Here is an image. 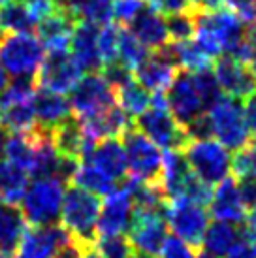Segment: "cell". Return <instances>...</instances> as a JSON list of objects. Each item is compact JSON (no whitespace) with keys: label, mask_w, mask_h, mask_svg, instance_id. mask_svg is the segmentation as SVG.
I'll list each match as a JSON object with an SVG mask.
<instances>
[{"label":"cell","mask_w":256,"mask_h":258,"mask_svg":"<svg viewBox=\"0 0 256 258\" xmlns=\"http://www.w3.org/2000/svg\"><path fill=\"white\" fill-rule=\"evenodd\" d=\"M0 122L10 132H34L38 128V121H36L34 111V98L0 108Z\"/></svg>","instance_id":"d590c367"},{"label":"cell","mask_w":256,"mask_h":258,"mask_svg":"<svg viewBox=\"0 0 256 258\" xmlns=\"http://www.w3.org/2000/svg\"><path fill=\"white\" fill-rule=\"evenodd\" d=\"M102 70H104V76H106L107 81L113 85V89H119V87L124 85L126 81L134 79V70H130L126 64H122L119 60L109 62V64H106Z\"/></svg>","instance_id":"bcb514c9"},{"label":"cell","mask_w":256,"mask_h":258,"mask_svg":"<svg viewBox=\"0 0 256 258\" xmlns=\"http://www.w3.org/2000/svg\"><path fill=\"white\" fill-rule=\"evenodd\" d=\"M94 249L102 258H132L134 256V245L130 237L124 234H113V236H98Z\"/></svg>","instance_id":"8d00e7d4"},{"label":"cell","mask_w":256,"mask_h":258,"mask_svg":"<svg viewBox=\"0 0 256 258\" xmlns=\"http://www.w3.org/2000/svg\"><path fill=\"white\" fill-rule=\"evenodd\" d=\"M122 144L126 149L128 177L142 183L160 185L164 158L160 147L134 126L122 134Z\"/></svg>","instance_id":"ba28073f"},{"label":"cell","mask_w":256,"mask_h":258,"mask_svg":"<svg viewBox=\"0 0 256 258\" xmlns=\"http://www.w3.org/2000/svg\"><path fill=\"white\" fill-rule=\"evenodd\" d=\"M245 115H247V121H249L250 132L256 136V91L245 100Z\"/></svg>","instance_id":"f5cc1de1"},{"label":"cell","mask_w":256,"mask_h":258,"mask_svg":"<svg viewBox=\"0 0 256 258\" xmlns=\"http://www.w3.org/2000/svg\"><path fill=\"white\" fill-rule=\"evenodd\" d=\"M68 241H72V236L62 224L27 226L17 252L27 258H57L60 249Z\"/></svg>","instance_id":"9a60e30c"},{"label":"cell","mask_w":256,"mask_h":258,"mask_svg":"<svg viewBox=\"0 0 256 258\" xmlns=\"http://www.w3.org/2000/svg\"><path fill=\"white\" fill-rule=\"evenodd\" d=\"M34 111L38 128L49 130V132H53L62 122L72 119V115H74L70 100L64 94L40 89V87L34 94Z\"/></svg>","instance_id":"cb8c5ba5"},{"label":"cell","mask_w":256,"mask_h":258,"mask_svg":"<svg viewBox=\"0 0 256 258\" xmlns=\"http://www.w3.org/2000/svg\"><path fill=\"white\" fill-rule=\"evenodd\" d=\"M12 258H27V256H23V254H19V252H15V254Z\"/></svg>","instance_id":"be15d7a7"},{"label":"cell","mask_w":256,"mask_h":258,"mask_svg":"<svg viewBox=\"0 0 256 258\" xmlns=\"http://www.w3.org/2000/svg\"><path fill=\"white\" fill-rule=\"evenodd\" d=\"M89 164L98 168L100 172H104L107 177L115 181H124L128 177V160H126V149L122 144V138H106L100 140L94 145L91 157L87 160Z\"/></svg>","instance_id":"603a6c76"},{"label":"cell","mask_w":256,"mask_h":258,"mask_svg":"<svg viewBox=\"0 0 256 258\" xmlns=\"http://www.w3.org/2000/svg\"><path fill=\"white\" fill-rule=\"evenodd\" d=\"M249 68H250V72H252V76H254V79H256V55H254V58L249 62Z\"/></svg>","instance_id":"91938a15"},{"label":"cell","mask_w":256,"mask_h":258,"mask_svg":"<svg viewBox=\"0 0 256 258\" xmlns=\"http://www.w3.org/2000/svg\"><path fill=\"white\" fill-rule=\"evenodd\" d=\"M168 30L171 42H185L196 34V12H181V14L168 15Z\"/></svg>","instance_id":"ab89813d"},{"label":"cell","mask_w":256,"mask_h":258,"mask_svg":"<svg viewBox=\"0 0 256 258\" xmlns=\"http://www.w3.org/2000/svg\"><path fill=\"white\" fill-rule=\"evenodd\" d=\"M8 138H10V130L0 122V160L2 157H6V144H8Z\"/></svg>","instance_id":"db71d44e"},{"label":"cell","mask_w":256,"mask_h":258,"mask_svg":"<svg viewBox=\"0 0 256 258\" xmlns=\"http://www.w3.org/2000/svg\"><path fill=\"white\" fill-rule=\"evenodd\" d=\"M0 34H2V30H0Z\"/></svg>","instance_id":"03108f58"},{"label":"cell","mask_w":256,"mask_h":258,"mask_svg":"<svg viewBox=\"0 0 256 258\" xmlns=\"http://www.w3.org/2000/svg\"><path fill=\"white\" fill-rule=\"evenodd\" d=\"M51 136H53V142H55L60 155L78 158L79 162H87L91 153H93L94 145L98 144L96 140H93L87 134L81 121L74 119V117L62 122L60 126H57L51 132Z\"/></svg>","instance_id":"7402d4cb"},{"label":"cell","mask_w":256,"mask_h":258,"mask_svg":"<svg viewBox=\"0 0 256 258\" xmlns=\"http://www.w3.org/2000/svg\"><path fill=\"white\" fill-rule=\"evenodd\" d=\"M168 49H170L175 64L186 72L206 70V68H211V62H213V58L200 47V43L194 38L185 40V42H171Z\"/></svg>","instance_id":"4dcf8cb0"},{"label":"cell","mask_w":256,"mask_h":258,"mask_svg":"<svg viewBox=\"0 0 256 258\" xmlns=\"http://www.w3.org/2000/svg\"><path fill=\"white\" fill-rule=\"evenodd\" d=\"M36 157V136L34 132H10L6 144V160L19 166L30 175Z\"/></svg>","instance_id":"d6a6232c"},{"label":"cell","mask_w":256,"mask_h":258,"mask_svg":"<svg viewBox=\"0 0 256 258\" xmlns=\"http://www.w3.org/2000/svg\"><path fill=\"white\" fill-rule=\"evenodd\" d=\"M72 183L76 186L85 188L89 192L96 194L100 198H106V196H109V194L115 192V190L121 186L119 181L107 177L106 173L100 172L98 168H94V166L89 164V162H81V164H79L78 172L74 175Z\"/></svg>","instance_id":"836d02e7"},{"label":"cell","mask_w":256,"mask_h":258,"mask_svg":"<svg viewBox=\"0 0 256 258\" xmlns=\"http://www.w3.org/2000/svg\"><path fill=\"white\" fill-rule=\"evenodd\" d=\"M38 21L25 0H14L0 6V30L2 32H34Z\"/></svg>","instance_id":"1f68e13d"},{"label":"cell","mask_w":256,"mask_h":258,"mask_svg":"<svg viewBox=\"0 0 256 258\" xmlns=\"http://www.w3.org/2000/svg\"><path fill=\"white\" fill-rule=\"evenodd\" d=\"M192 74H194L196 85L200 89V94H202V98L206 102L207 111H209V108H213L215 104L224 96L221 85H219V79H217V76H215L211 68H206V70H200V72Z\"/></svg>","instance_id":"60d3db41"},{"label":"cell","mask_w":256,"mask_h":258,"mask_svg":"<svg viewBox=\"0 0 256 258\" xmlns=\"http://www.w3.org/2000/svg\"><path fill=\"white\" fill-rule=\"evenodd\" d=\"M196 247L190 243H186L185 239H181L177 236H168L166 241L162 243L160 251H158V258H196Z\"/></svg>","instance_id":"7bdbcfd3"},{"label":"cell","mask_w":256,"mask_h":258,"mask_svg":"<svg viewBox=\"0 0 256 258\" xmlns=\"http://www.w3.org/2000/svg\"><path fill=\"white\" fill-rule=\"evenodd\" d=\"M128 237L136 251L158 254L160 247L168 237L166 211L136 208L130 228H128Z\"/></svg>","instance_id":"4fadbf2b"},{"label":"cell","mask_w":256,"mask_h":258,"mask_svg":"<svg viewBox=\"0 0 256 258\" xmlns=\"http://www.w3.org/2000/svg\"><path fill=\"white\" fill-rule=\"evenodd\" d=\"M0 258H10V254H8V252H4L2 249H0Z\"/></svg>","instance_id":"6125c7cd"},{"label":"cell","mask_w":256,"mask_h":258,"mask_svg":"<svg viewBox=\"0 0 256 258\" xmlns=\"http://www.w3.org/2000/svg\"><path fill=\"white\" fill-rule=\"evenodd\" d=\"M47 51L34 32H2L0 64L10 78H36Z\"/></svg>","instance_id":"3957f363"},{"label":"cell","mask_w":256,"mask_h":258,"mask_svg":"<svg viewBox=\"0 0 256 258\" xmlns=\"http://www.w3.org/2000/svg\"><path fill=\"white\" fill-rule=\"evenodd\" d=\"M145 6V0H113V19L121 25H128Z\"/></svg>","instance_id":"f6af8a7d"},{"label":"cell","mask_w":256,"mask_h":258,"mask_svg":"<svg viewBox=\"0 0 256 258\" xmlns=\"http://www.w3.org/2000/svg\"><path fill=\"white\" fill-rule=\"evenodd\" d=\"M68 94H70L68 100L72 106V113L79 121L96 117L117 104L113 85L107 81L104 74L98 72H89L81 76V79Z\"/></svg>","instance_id":"9c48e42d"},{"label":"cell","mask_w":256,"mask_h":258,"mask_svg":"<svg viewBox=\"0 0 256 258\" xmlns=\"http://www.w3.org/2000/svg\"><path fill=\"white\" fill-rule=\"evenodd\" d=\"M239 188H241L243 200L247 204V208H256V177H241Z\"/></svg>","instance_id":"f907efd6"},{"label":"cell","mask_w":256,"mask_h":258,"mask_svg":"<svg viewBox=\"0 0 256 258\" xmlns=\"http://www.w3.org/2000/svg\"><path fill=\"white\" fill-rule=\"evenodd\" d=\"M25 2L38 23L57 10V0H25Z\"/></svg>","instance_id":"681fc988"},{"label":"cell","mask_w":256,"mask_h":258,"mask_svg":"<svg viewBox=\"0 0 256 258\" xmlns=\"http://www.w3.org/2000/svg\"><path fill=\"white\" fill-rule=\"evenodd\" d=\"M198 179L200 177L192 172L190 164L186 160L185 151H164L160 186L168 200H186Z\"/></svg>","instance_id":"5bb4252c"},{"label":"cell","mask_w":256,"mask_h":258,"mask_svg":"<svg viewBox=\"0 0 256 258\" xmlns=\"http://www.w3.org/2000/svg\"><path fill=\"white\" fill-rule=\"evenodd\" d=\"M136 128L142 130L151 142L164 151L185 149L190 142L186 128L173 117L162 94H153V104L140 117H136Z\"/></svg>","instance_id":"5b68a950"},{"label":"cell","mask_w":256,"mask_h":258,"mask_svg":"<svg viewBox=\"0 0 256 258\" xmlns=\"http://www.w3.org/2000/svg\"><path fill=\"white\" fill-rule=\"evenodd\" d=\"M151 51L145 49V45H143L138 38L130 32L128 29H122V34H121V45H119V62L122 64H126L130 70H136L138 66L143 62V58L149 55Z\"/></svg>","instance_id":"74e56055"},{"label":"cell","mask_w":256,"mask_h":258,"mask_svg":"<svg viewBox=\"0 0 256 258\" xmlns=\"http://www.w3.org/2000/svg\"><path fill=\"white\" fill-rule=\"evenodd\" d=\"M134 198L128 190L126 183L104 198L98 219V236H113V234H124L130 228V222L134 217Z\"/></svg>","instance_id":"2e32d148"},{"label":"cell","mask_w":256,"mask_h":258,"mask_svg":"<svg viewBox=\"0 0 256 258\" xmlns=\"http://www.w3.org/2000/svg\"><path fill=\"white\" fill-rule=\"evenodd\" d=\"M185 157L192 172L207 185H219L230 177L234 155L215 138H196L186 144Z\"/></svg>","instance_id":"52a82bcc"},{"label":"cell","mask_w":256,"mask_h":258,"mask_svg":"<svg viewBox=\"0 0 256 258\" xmlns=\"http://www.w3.org/2000/svg\"><path fill=\"white\" fill-rule=\"evenodd\" d=\"M81 124L89 136L100 142L106 138H122L126 130L132 128V117L119 104H115L113 108H109L104 113L81 121Z\"/></svg>","instance_id":"484cf974"},{"label":"cell","mask_w":256,"mask_h":258,"mask_svg":"<svg viewBox=\"0 0 256 258\" xmlns=\"http://www.w3.org/2000/svg\"><path fill=\"white\" fill-rule=\"evenodd\" d=\"M57 8L76 23L104 27L113 21V0H57Z\"/></svg>","instance_id":"d4e9b609"},{"label":"cell","mask_w":256,"mask_h":258,"mask_svg":"<svg viewBox=\"0 0 256 258\" xmlns=\"http://www.w3.org/2000/svg\"><path fill=\"white\" fill-rule=\"evenodd\" d=\"M196 258H219V256H215V254H211V252H207V251H202V252H198Z\"/></svg>","instance_id":"94428289"},{"label":"cell","mask_w":256,"mask_h":258,"mask_svg":"<svg viewBox=\"0 0 256 258\" xmlns=\"http://www.w3.org/2000/svg\"><path fill=\"white\" fill-rule=\"evenodd\" d=\"M128 30L145 45L147 51L166 49L171 43L168 19L157 10H153L149 4L128 23Z\"/></svg>","instance_id":"ffe728a7"},{"label":"cell","mask_w":256,"mask_h":258,"mask_svg":"<svg viewBox=\"0 0 256 258\" xmlns=\"http://www.w3.org/2000/svg\"><path fill=\"white\" fill-rule=\"evenodd\" d=\"M239 239H241V226H237L234 222L215 219L213 222H209L206 234H204L202 247H204V251L211 252L215 256L224 258Z\"/></svg>","instance_id":"83f0119b"},{"label":"cell","mask_w":256,"mask_h":258,"mask_svg":"<svg viewBox=\"0 0 256 258\" xmlns=\"http://www.w3.org/2000/svg\"><path fill=\"white\" fill-rule=\"evenodd\" d=\"M228 6L247 25H250L256 19V0H228Z\"/></svg>","instance_id":"c3c4849f"},{"label":"cell","mask_w":256,"mask_h":258,"mask_svg":"<svg viewBox=\"0 0 256 258\" xmlns=\"http://www.w3.org/2000/svg\"><path fill=\"white\" fill-rule=\"evenodd\" d=\"M147 4L166 17L192 10V0H147Z\"/></svg>","instance_id":"7dc6e473"},{"label":"cell","mask_w":256,"mask_h":258,"mask_svg":"<svg viewBox=\"0 0 256 258\" xmlns=\"http://www.w3.org/2000/svg\"><path fill=\"white\" fill-rule=\"evenodd\" d=\"M117 94V104L126 111L132 119L140 117L145 109L151 108L153 104V93L147 91L145 87L138 81V79H130L124 85H121L119 89H115Z\"/></svg>","instance_id":"e575fe53"},{"label":"cell","mask_w":256,"mask_h":258,"mask_svg":"<svg viewBox=\"0 0 256 258\" xmlns=\"http://www.w3.org/2000/svg\"><path fill=\"white\" fill-rule=\"evenodd\" d=\"M100 27L93 23H76L70 40V53L78 60L83 72H98L104 68V60L98 45Z\"/></svg>","instance_id":"44dd1931"},{"label":"cell","mask_w":256,"mask_h":258,"mask_svg":"<svg viewBox=\"0 0 256 258\" xmlns=\"http://www.w3.org/2000/svg\"><path fill=\"white\" fill-rule=\"evenodd\" d=\"M83 76L81 66L72 57L70 49L47 51L40 70L36 74V83L40 89L53 93L68 94Z\"/></svg>","instance_id":"7c38bea8"},{"label":"cell","mask_w":256,"mask_h":258,"mask_svg":"<svg viewBox=\"0 0 256 258\" xmlns=\"http://www.w3.org/2000/svg\"><path fill=\"white\" fill-rule=\"evenodd\" d=\"M121 34L122 27L119 23H107L104 27H100L98 32V45H100V55L104 60V66L109 62H115L119 58V45H121Z\"/></svg>","instance_id":"f35d334b"},{"label":"cell","mask_w":256,"mask_h":258,"mask_svg":"<svg viewBox=\"0 0 256 258\" xmlns=\"http://www.w3.org/2000/svg\"><path fill=\"white\" fill-rule=\"evenodd\" d=\"M29 173L10 160H0V202L17 208L29 188Z\"/></svg>","instance_id":"f1b7e54d"},{"label":"cell","mask_w":256,"mask_h":258,"mask_svg":"<svg viewBox=\"0 0 256 258\" xmlns=\"http://www.w3.org/2000/svg\"><path fill=\"white\" fill-rule=\"evenodd\" d=\"M179 66L171 57L170 49L151 51L143 62L134 70V78L153 94H162L177 76Z\"/></svg>","instance_id":"ac0fdd59"},{"label":"cell","mask_w":256,"mask_h":258,"mask_svg":"<svg viewBox=\"0 0 256 258\" xmlns=\"http://www.w3.org/2000/svg\"><path fill=\"white\" fill-rule=\"evenodd\" d=\"M224 258H256V234L250 228H247L245 222L241 226V239Z\"/></svg>","instance_id":"ee69618b"},{"label":"cell","mask_w":256,"mask_h":258,"mask_svg":"<svg viewBox=\"0 0 256 258\" xmlns=\"http://www.w3.org/2000/svg\"><path fill=\"white\" fill-rule=\"evenodd\" d=\"M25 228L27 221L23 219L21 211L0 202V249L8 254H15Z\"/></svg>","instance_id":"f546056e"},{"label":"cell","mask_w":256,"mask_h":258,"mask_svg":"<svg viewBox=\"0 0 256 258\" xmlns=\"http://www.w3.org/2000/svg\"><path fill=\"white\" fill-rule=\"evenodd\" d=\"M74 27H76V21L57 8L53 14L38 23L36 34L42 40L45 51H60L70 47Z\"/></svg>","instance_id":"4316f807"},{"label":"cell","mask_w":256,"mask_h":258,"mask_svg":"<svg viewBox=\"0 0 256 258\" xmlns=\"http://www.w3.org/2000/svg\"><path fill=\"white\" fill-rule=\"evenodd\" d=\"M194 40L213 60L222 55H234L247 40V23L230 6L213 12H196Z\"/></svg>","instance_id":"6da1fadb"},{"label":"cell","mask_w":256,"mask_h":258,"mask_svg":"<svg viewBox=\"0 0 256 258\" xmlns=\"http://www.w3.org/2000/svg\"><path fill=\"white\" fill-rule=\"evenodd\" d=\"M166 106L183 126H188L198 117L207 113L206 102L200 94L194 74L181 70L164 93Z\"/></svg>","instance_id":"30bf717a"},{"label":"cell","mask_w":256,"mask_h":258,"mask_svg":"<svg viewBox=\"0 0 256 258\" xmlns=\"http://www.w3.org/2000/svg\"><path fill=\"white\" fill-rule=\"evenodd\" d=\"M209 215L206 206H200L188 200H168L166 222L173 236L185 239L186 243L198 249L204 234L209 226Z\"/></svg>","instance_id":"8fae6325"},{"label":"cell","mask_w":256,"mask_h":258,"mask_svg":"<svg viewBox=\"0 0 256 258\" xmlns=\"http://www.w3.org/2000/svg\"><path fill=\"white\" fill-rule=\"evenodd\" d=\"M211 122V134L230 151H239L252 140L249 121L245 115V104L232 96H222L207 111Z\"/></svg>","instance_id":"8992f818"},{"label":"cell","mask_w":256,"mask_h":258,"mask_svg":"<svg viewBox=\"0 0 256 258\" xmlns=\"http://www.w3.org/2000/svg\"><path fill=\"white\" fill-rule=\"evenodd\" d=\"M228 6V0H192L194 12H213Z\"/></svg>","instance_id":"816d5d0a"},{"label":"cell","mask_w":256,"mask_h":258,"mask_svg":"<svg viewBox=\"0 0 256 258\" xmlns=\"http://www.w3.org/2000/svg\"><path fill=\"white\" fill-rule=\"evenodd\" d=\"M132 258H155V254H149V252H140V251H136L134 252V256Z\"/></svg>","instance_id":"680465c9"},{"label":"cell","mask_w":256,"mask_h":258,"mask_svg":"<svg viewBox=\"0 0 256 258\" xmlns=\"http://www.w3.org/2000/svg\"><path fill=\"white\" fill-rule=\"evenodd\" d=\"M247 204L243 200L239 181L235 177H226L213 190L209 202V213L219 221L243 224L247 219Z\"/></svg>","instance_id":"d6986e66"},{"label":"cell","mask_w":256,"mask_h":258,"mask_svg":"<svg viewBox=\"0 0 256 258\" xmlns=\"http://www.w3.org/2000/svg\"><path fill=\"white\" fill-rule=\"evenodd\" d=\"M232 172L235 179L256 177V138L250 140L243 149L235 151L234 160H232Z\"/></svg>","instance_id":"b9f144b4"},{"label":"cell","mask_w":256,"mask_h":258,"mask_svg":"<svg viewBox=\"0 0 256 258\" xmlns=\"http://www.w3.org/2000/svg\"><path fill=\"white\" fill-rule=\"evenodd\" d=\"M213 72L219 79L222 93L226 96H232L237 100H247L256 91V79L250 72L249 64L230 55L215 58Z\"/></svg>","instance_id":"e0dca14e"},{"label":"cell","mask_w":256,"mask_h":258,"mask_svg":"<svg viewBox=\"0 0 256 258\" xmlns=\"http://www.w3.org/2000/svg\"><path fill=\"white\" fill-rule=\"evenodd\" d=\"M245 224H247V228H250L256 234V208H252L250 209V213H247Z\"/></svg>","instance_id":"11a10c76"},{"label":"cell","mask_w":256,"mask_h":258,"mask_svg":"<svg viewBox=\"0 0 256 258\" xmlns=\"http://www.w3.org/2000/svg\"><path fill=\"white\" fill-rule=\"evenodd\" d=\"M8 2H14V0H0V6H2V4H8Z\"/></svg>","instance_id":"e7e4bbea"},{"label":"cell","mask_w":256,"mask_h":258,"mask_svg":"<svg viewBox=\"0 0 256 258\" xmlns=\"http://www.w3.org/2000/svg\"><path fill=\"white\" fill-rule=\"evenodd\" d=\"M79 258H102V256H100L98 251H96L94 247H89V249H85V251H83V254H81Z\"/></svg>","instance_id":"6f0895ef"},{"label":"cell","mask_w":256,"mask_h":258,"mask_svg":"<svg viewBox=\"0 0 256 258\" xmlns=\"http://www.w3.org/2000/svg\"><path fill=\"white\" fill-rule=\"evenodd\" d=\"M66 183L55 177L34 179L29 185L21 200L23 219L29 226H49L57 224L62 213Z\"/></svg>","instance_id":"277c9868"},{"label":"cell","mask_w":256,"mask_h":258,"mask_svg":"<svg viewBox=\"0 0 256 258\" xmlns=\"http://www.w3.org/2000/svg\"><path fill=\"white\" fill-rule=\"evenodd\" d=\"M247 38H249V42L256 47V19L250 25H247Z\"/></svg>","instance_id":"9f6ffc18"},{"label":"cell","mask_w":256,"mask_h":258,"mask_svg":"<svg viewBox=\"0 0 256 258\" xmlns=\"http://www.w3.org/2000/svg\"><path fill=\"white\" fill-rule=\"evenodd\" d=\"M100 209H102L100 196L81 186L72 185L64 192L60 224L66 228L74 241L81 243L83 247H94L98 239Z\"/></svg>","instance_id":"7a4b0ae2"}]
</instances>
